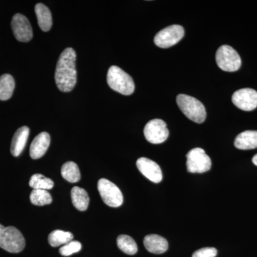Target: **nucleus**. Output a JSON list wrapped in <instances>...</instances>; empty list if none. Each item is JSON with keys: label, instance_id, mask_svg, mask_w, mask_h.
<instances>
[{"label": "nucleus", "instance_id": "nucleus-13", "mask_svg": "<svg viewBox=\"0 0 257 257\" xmlns=\"http://www.w3.org/2000/svg\"><path fill=\"white\" fill-rule=\"evenodd\" d=\"M50 145V136L47 133H42L34 139L30 146V157L33 160L41 158L46 153Z\"/></svg>", "mask_w": 257, "mask_h": 257}, {"label": "nucleus", "instance_id": "nucleus-18", "mask_svg": "<svg viewBox=\"0 0 257 257\" xmlns=\"http://www.w3.org/2000/svg\"><path fill=\"white\" fill-rule=\"evenodd\" d=\"M71 197L76 209L82 211L87 210L89 206V197L84 189L79 187H73L71 192Z\"/></svg>", "mask_w": 257, "mask_h": 257}, {"label": "nucleus", "instance_id": "nucleus-4", "mask_svg": "<svg viewBox=\"0 0 257 257\" xmlns=\"http://www.w3.org/2000/svg\"><path fill=\"white\" fill-rule=\"evenodd\" d=\"M25 246L23 235L14 226L5 227L0 224V247L10 253H19Z\"/></svg>", "mask_w": 257, "mask_h": 257}, {"label": "nucleus", "instance_id": "nucleus-25", "mask_svg": "<svg viewBox=\"0 0 257 257\" xmlns=\"http://www.w3.org/2000/svg\"><path fill=\"white\" fill-rule=\"evenodd\" d=\"M82 248V244L77 241H71L60 248V253L62 256H68L74 253L79 252Z\"/></svg>", "mask_w": 257, "mask_h": 257}, {"label": "nucleus", "instance_id": "nucleus-2", "mask_svg": "<svg viewBox=\"0 0 257 257\" xmlns=\"http://www.w3.org/2000/svg\"><path fill=\"white\" fill-rule=\"evenodd\" d=\"M177 103L179 109L188 119L201 124L207 116L205 107L200 101L193 96L180 94L177 96Z\"/></svg>", "mask_w": 257, "mask_h": 257}, {"label": "nucleus", "instance_id": "nucleus-19", "mask_svg": "<svg viewBox=\"0 0 257 257\" xmlns=\"http://www.w3.org/2000/svg\"><path fill=\"white\" fill-rule=\"evenodd\" d=\"M15 87L13 76L8 74L2 75L0 77V100L6 101L10 99L14 92Z\"/></svg>", "mask_w": 257, "mask_h": 257}, {"label": "nucleus", "instance_id": "nucleus-8", "mask_svg": "<svg viewBox=\"0 0 257 257\" xmlns=\"http://www.w3.org/2000/svg\"><path fill=\"white\" fill-rule=\"evenodd\" d=\"M184 35V30L181 25H170L159 32L154 41L157 47L169 48L178 43Z\"/></svg>", "mask_w": 257, "mask_h": 257}, {"label": "nucleus", "instance_id": "nucleus-1", "mask_svg": "<svg viewBox=\"0 0 257 257\" xmlns=\"http://www.w3.org/2000/svg\"><path fill=\"white\" fill-rule=\"evenodd\" d=\"M76 55L74 49L68 47L62 52L55 72V82L59 89L63 92L72 91L77 83Z\"/></svg>", "mask_w": 257, "mask_h": 257}, {"label": "nucleus", "instance_id": "nucleus-22", "mask_svg": "<svg viewBox=\"0 0 257 257\" xmlns=\"http://www.w3.org/2000/svg\"><path fill=\"white\" fill-rule=\"evenodd\" d=\"M116 242L119 249L126 254L134 255L138 252V248L137 243L135 242L133 238L128 235H120L118 236Z\"/></svg>", "mask_w": 257, "mask_h": 257}, {"label": "nucleus", "instance_id": "nucleus-11", "mask_svg": "<svg viewBox=\"0 0 257 257\" xmlns=\"http://www.w3.org/2000/svg\"><path fill=\"white\" fill-rule=\"evenodd\" d=\"M12 29L15 38L20 42H30L33 37V32L28 19L22 14H16L12 20Z\"/></svg>", "mask_w": 257, "mask_h": 257}, {"label": "nucleus", "instance_id": "nucleus-24", "mask_svg": "<svg viewBox=\"0 0 257 257\" xmlns=\"http://www.w3.org/2000/svg\"><path fill=\"white\" fill-rule=\"evenodd\" d=\"M29 184L30 187L33 189L48 190L54 187V182L52 179L47 178L40 174L32 175Z\"/></svg>", "mask_w": 257, "mask_h": 257}, {"label": "nucleus", "instance_id": "nucleus-27", "mask_svg": "<svg viewBox=\"0 0 257 257\" xmlns=\"http://www.w3.org/2000/svg\"><path fill=\"white\" fill-rule=\"evenodd\" d=\"M252 162L255 165L257 166V155H255V156L253 157Z\"/></svg>", "mask_w": 257, "mask_h": 257}, {"label": "nucleus", "instance_id": "nucleus-10", "mask_svg": "<svg viewBox=\"0 0 257 257\" xmlns=\"http://www.w3.org/2000/svg\"><path fill=\"white\" fill-rule=\"evenodd\" d=\"M232 102L241 110L252 111L257 107V92L251 88H244L235 92Z\"/></svg>", "mask_w": 257, "mask_h": 257}, {"label": "nucleus", "instance_id": "nucleus-26", "mask_svg": "<svg viewBox=\"0 0 257 257\" xmlns=\"http://www.w3.org/2000/svg\"><path fill=\"white\" fill-rule=\"evenodd\" d=\"M217 250L214 247H205L198 249L193 253L192 257H216Z\"/></svg>", "mask_w": 257, "mask_h": 257}, {"label": "nucleus", "instance_id": "nucleus-23", "mask_svg": "<svg viewBox=\"0 0 257 257\" xmlns=\"http://www.w3.org/2000/svg\"><path fill=\"white\" fill-rule=\"evenodd\" d=\"M30 201L34 205L44 206L51 204L52 198L47 190L33 189L30 194Z\"/></svg>", "mask_w": 257, "mask_h": 257}, {"label": "nucleus", "instance_id": "nucleus-15", "mask_svg": "<svg viewBox=\"0 0 257 257\" xmlns=\"http://www.w3.org/2000/svg\"><path fill=\"white\" fill-rule=\"evenodd\" d=\"M30 134V128L28 126H22L15 133L11 144L12 155L14 157H19L21 155L26 145Z\"/></svg>", "mask_w": 257, "mask_h": 257}, {"label": "nucleus", "instance_id": "nucleus-9", "mask_svg": "<svg viewBox=\"0 0 257 257\" xmlns=\"http://www.w3.org/2000/svg\"><path fill=\"white\" fill-rule=\"evenodd\" d=\"M144 134L149 143L158 145L167 140L170 133L165 121L155 119L147 123L144 130Z\"/></svg>", "mask_w": 257, "mask_h": 257}, {"label": "nucleus", "instance_id": "nucleus-6", "mask_svg": "<svg viewBox=\"0 0 257 257\" xmlns=\"http://www.w3.org/2000/svg\"><path fill=\"white\" fill-rule=\"evenodd\" d=\"M187 171L190 173H204L210 170L211 160L202 148H194L187 155Z\"/></svg>", "mask_w": 257, "mask_h": 257}, {"label": "nucleus", "instance_id": "nucleus-5", "mask_svg": "<svg viewBox=\"0 0 257 257\" xmlns=\"http://www.w3.org/2000/svg\"><path fill=\"white\" fill-rule=\"evenodd\" d=\"M218 67L225 72H236L241 65V57L238 52L229 45H222L216 53Z\"/></svg>", "mask_w": 257, "mask_h": 257}, {"label": "nucleus", "instance_id": "nucleus-12", "mask_svg": "<svg viewBox=\"0 0 257 257\" xmlns=\"http://www.w3.org/2000/svg\"><path fill=\"white\" fill-rule=\"evenodd\" d=\"M138 170L149 180L155 183H159L163 178L160 166L146 157H141L137 161Z\"/></svg>", "mask_w": 257, "mask_h": 257}, {"label": "nucleus", "instance_id": "nucleus-3", "mask_svg": "<svg viewBox=\"0 0 257 257\" xmlns=\"http://www.w3.org/2000/svg\"><path fill=\"white\" fill-rule=\"evenodd\" d=\"M108 85L123 95H131L135 91V82L131 76L117 66H111L107 72Z\"/></svg>", "mask_w": 257, "mask_h": 257}, {"label": "nucleus", "instance_id": "nucleus-17", "mask_svg": "<svg viewBox=\"0 0 257 257\" xmlns=\"http://www.w3.org/2000/svg\"><path fill=\"white\" fill-rule=\"evenodd\" d=\"M35 13H36L37 21L42 31L48 32L52 28V18L50 10L42 3L35 5Z\"/></svg>", "mask_w": 257, "mask_h": 257}, {"label": "nucleus", "instance_id": "nucleus-21", "mask_svg": "<svg viewBox=\"0 0 257 257\" xmlns=\"http://www.w3.org/2000/svg\"><path fill=\"white\" fill-rule=\"evenodd\" d=\"M74 236L69 231H64L62 230H55L49 235L48 241L51 246L53 247L64 245L72 241Z\"/></svg>", "mask_w": 257, "mask_h": 257}, {"label": "nucleus", "instance_id": "nucleus-20", "mask_svg": "<svg viewBox=\"0 0 257 257\" xmlns=\"http://www.w3.org/2000/svg\"><path fill=\"white\" fill-rule=\"evenodd\" d=\"M62 177L71 183H76L80 180V171L77 164L73 162L64 163L61 170Z\"/></svg>", "mask_w": 257, "mask_h": 257}, {"label": "nucleus", "instance_id": "nucleus-14", "mask_svg": "<svg viewBox=\"0 0 257 257\" xmlns=\"http://www.w3.org/2000/svg\"><path fill=\"white\" fill-rule=\"evenodd\" d=\"M144 244L147 251L155 254L165 253L169 246L167 239L157 234H150L145 236Z\"/></svg>", "mask_w": 257, "mask_h": 257}, {"label": "nucleus", "instance_id": "nucleus-7", "mask_svg": "<svg viewBox=\"0 0 257 257\" xmlns=\"http://www.w3.org/2000/svg\"><path fill=\"white\" fill-rule=\"evenodd\" d=\"M98 191L106 205L119 207L123 203V195L120 189L110 181L100 179L97 184Z\"/></svg>", "mask_w": 257, "mask_h": 257}, {"label": "nucleus", "instance_id": "nucleus-16", "mask_svg": "<svg viewBox=\"0 0 257 257\" xmlns=\"http://www.w3.org/2000/svg\"><path fill=\"white\" fill-rule=\"evenodd\" d=\"M234 146L242 150L257 148V131L247 130L240 133L235 139Z\"/></svg>", "mask_w": 257, "mask_h": 257}]
</instances>
